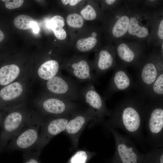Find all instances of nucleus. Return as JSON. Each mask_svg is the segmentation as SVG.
<instances>
[{
    "mask_svg": "<svg viewBox=\"0 0 163 163\" xmlns=\"http://www.w3.org/2000/svg\"><path fill=\"white\" fill-rule=\"evenodd\" d=\"M141 96L126 97L119 102L110 110L109 119L103 124L105 127L123 130L143 146L145 142L143 130L147 104Z\"/></svg>",
    "mask_w": 163,
    "mask_h": 163,
    "instance_id": "nucleus-1",
    "label": "nucleus"
},
{
    "mask_svg": "<svg viewBox=\"0 0 163 163\" xmlns=\"http://www.w3.org/2000/svg\"><path fill=\"white\" fill-rule=\"evenodd\" d=\"M128 1L129 20L125 39L139 42L146 45L152 31L149 9L143 6L141 1Z\"/></svg>",
    "mask_w": 163,
    "mask_h": 163,
    "instance_id": "nucleus-2",
    "label": "nucleus"
},
{
    "mask_svg": "<svg viewBox=\"0 0 163 163\" xmlns=\"http://www.w3.org/2000/svg\"><path fill=\"white\" fill-rule=\"evenodd\" d=\"M163 53L160 47L153 48L145 54L139 65L137 77L141 95L144 97L160 73L163 71Z\"/></svg>",
    "mask_w": 163,
    "mask_h": 163,
    "instance_id": "nucleus-3",
    "label": "nucleus"
},
{
    "mask_svg": "<svg viewBox=\"0 0 163 163\" xmlns=\"http://www.w3.org/2000/svg\"><path fill=\"white\" fill-rule=\"evenodd\" d=\"M150 101L146 104L145 142L153 149L163 147V98Z\"/></svg>",
    "mask_w": 163,
    "mask_h": 163,
    "instance_id": "nucleus-4",
    "label": "nucleus"
},
{
    "mask_svg": "<svg viewBox=\"0 0 163 163\" xmlns=\"http://www.w3.org/2000/svg\"><path fill=\"white\" fill-rule=\"evenodd\" d=\"M115 141V151L110 163H142L145 154L142 153L129 136L119 133L116 129L106 126Z\"/></svg>",
    "mask_w": 163,
    "mask_h": 163,
    "instance_id": "nucleus-5",
    "label": "nucleus"
},
{
    "mask_svg": "<svg viewBox=\"0 0 163 163\" xmlns=\"http://www.w3.org/2000/svg\"><path fill=\"white\" fill-rule=\"evenodd\" d=\"M114 46L119 63L126 67L139 65L145 53L147 46L139 42L120 39L114 42Z\"/></svg>",
    "mask_w": 163,
    "mask_h": 163,
    "instance_id": "nucleus-6",
    "label": "nucleus"
},
{
    "mask_svg": "<svg viewBox=\"0 0 163 163\" xmlns=\"http://www.w3.org/2000/svg\"><path fill=\"white\" fill-rule=\"evenodd\" d=\"M90 121L101 123L95 111L90 108L77 111L72 115L64 132L70 139L73 149L77 148L81 134Z\"/></svg>",
    "mask_w": 163,
    "mask_h": 163,
    "instance_id": "nucleus-7",
    "label": "nucleus"
},
{
    "mask_svg": "<svg viewBox=\"0 0 163 163\" xmlns=\"http://www.w3.org/2000/svg\"><path fill=\"white\" fill-rule=\"evenodd\" d=\"M42 121L29 120L11 139L7 147L8 149L28 151L35 149Z\"/></svg>",
    "mask_w": 163,
    "mask_h": 163,
    "instance_id": "nucleus-8",
    "label": "nucleus"
},
{
    "mask_svg": "<svg viewBox=\"0 0 163 163\" xmlns=\"http://www.w3.org/2000/svg\"><path fill=\"white\" fill-rule=\"evenodd\" d=\"M72 115L52 117L42 120L40 133L35 149L37 152L40 154L54 136L64 131Z\"/></svg>",
    "mask_w": 163,
    "mask_h": 163,
    "instance_id": "nucleus-9",
    "label": "nucleus"
},
{
    "mask_svg": "<svg viewBox=\"0 0 163 163\" xmlns=\"http://www.w3.org/2000/svg\"><path fill=\"white\" fill-rule=\"evenodd\" d=\"M111 10L110 33L113 41L125 39L127 34L129 20L128 1H121Z\"/></svg>",
    "mask_w": 163,
    "mask_h": 163,
    "instance_id": "nucleus-10",
    "label": "nucleus"
},
{
    "mask_svg": "<svg viewBox=\"0 0 163 163\" xmlns=\"http://www.w3.org/2000/svg\"><path fill=\"white\" fill-rule=\"evenodd\" d=\"M21 112H11L2 117L0 126V152L4 149L8 141L28 121Z\"/></svg>",
    "mask_w": 163,
    "mask_h": 163,
    "instance_id": "nucleus-11",
    "label": "nucleus"
},
{
    "mask_svg": "<svg viewBox=\"0 0 163 163\" xmlns=\"http://www.w3.org/2000/svg\"><path fill=\"white\" fill-rule=\"evenodd\" d=\"M48 90L59 97L71 101H77L81 96L77 84L69 78L57 76L48 80L46 84Z\"/></svg>",
    "mask_w": 163,
    "mask_h": 163,
    "instance_id": "nucleus-12",
    "label": "nucleus"
},
{
    "mask_svg": "<svg viewBox=\"0 0 163 163\" xmlns=\"http://www.w3.org/2000/svg\"><path fill=\"white\" fill-rule=\"evenodd\" d=\"M81 95L90 108L96 112L101 123L103 124L104 118L109 116L110 110L106 105L104 99L97 92L94 85L88 83L81 91Z\"/></svg>",
    "mask_w": 163,
    "mask_h": 163,
    "instance_id": "nucleus-13",
    "label": "nucleus"
},
{
    "mask_svg": "<svg viewBox=\"0 0 163 163\" xmlns=\"http://www.w3.org/2000/svg\"><path fill=\"white\" fill-rule=\"evenodd\" d=\"M44 113L52 117L71 115L77 111V106L73 102L60 97H51L44 100L42 104Z\"/></svg>",
    "mask_w": 163,
    "mask_h": 163,
    "instance_id": "nucleus-14",
    "label": "nucleus"
},
{
    "mask_svg": "<svg viewBox=\"0 0 163 163\" xmlns=\"http://www.w3.org/2000/svg\"><path fill=\"white\" fill-rule=\"evenodd\" d=\"M126 67L117 63L109 85L105 91V97L107 99L114 93L129 90L133 83Z\"/></svg>",
    "mask_w": 163,
    "mask_h": 163,
    "instance_id": "nucleus-15",
    "label": "nucleus"
},
{
    "mask_svg": "<svg viewBox=\"0 0 163 163\" xmlns=\"http://www.w3.org/2000/svg\"><path fill=\"white\" fill-rule=\"evenodd\" d=\"M151 33L147 42L149 47H160L163 43V13L161 7L150 8Z\"/></svg>",
    "mask_w": 163,
    "mask_h": 163,
    "instance_id": "nucleus-16",
    "label": "nucleus"
},
{
    "mask_svg": "<svg viewBox=\"0 0 163 163\" xmlns=\"http://www.w3.org/2000/svg\"><path fill=\"white\" fill-rule=\"evenodd\" d=\"M65 68L70 75L79 81L93 84H98L97 77L92 73L88 63L84 59L73 61Z\"/></svg>",
    "mask_w": 163,
    "mask_h": 163,
    "instance_id": "nucleus-17",
    "label": "nucleus"
},
{
    "mask_svg": "<svg viewBox=\"0 0 163 163\" xmlns=\"http://www.w3.org/2000/svg\"><path fill=\"white\" fill-rule=\"evenodd\" d=\"M117 62L114 46L103 49L98 53L95 66L96 74L97 77L104 74L108 70L114 69Z\"/></svg>",
    "mask_w": 163,
    "mask_h": 163,
    "instance_id": "nucleus-18",
    "label": "nucleus"
},
{
    "mask_svg": "<svg viewBox=\"0 0 163 163\" xmlns=\"http://www.w3.org/2000/svg\"><path fill=\"white\" fill-rule=\"evenodd\" d=\"M59 67V64L57 61L53 59L47 61L39 67L38 75L42 79L48 80L57 75Z\"/></svg>",
    "mask_w": 163,
    "mask_h": 163,
    "instance_id": "nucleus-19",
    "label": "nucleus"
},
{
    "mask_svg": "<svg viewBox=\"0 0 163 163\" xmlns=\"http://www.w3.org/2000/svg\"><path fill=\"white\" fill-rule=\"evenodd\" d=\"M20 69L15 64L5 66L0 69V85H6L15 79L18 75Z\"/></svg>",
    "mask_w": 163,
    "mask_h": 163,
    "instance_id": "nucleus-20",
    "label": "nucleus"
},
{
    "mask_svg": "<svg viewBox=\"0 0 163 163\" xmlns=\"http://www.w3.org/2000/svg\"><path fill=\"white\" fill-rule=\"evenodd\" d=\"M23 91L21 85L18 82H14L1 89L0 91V97L4 101H10L19 96Z\"/></svg>",
    "mask_w": 163,
    "mask_h": 163,
    "instance_id": "nucleus-21",
    "label": "nucleus"
},
{
    "mask_svg": "<svg viewBox=\"0 0 163 163\" xmlns=\"http://www.w3.org/2000/svg\"><path fill=\"white\" fill-rule=\"evenodd\" d=\"M146 96L148 97L150 100L163 98V71L160 73L151 85Z\"/></svg>",
    "mask_w": 163,
    "mask_h": 163,
    "instance_id": "nucleus-22",
    "label": "nucleus"
},
{
    "mask_svg": "<svg viewBox=\"0 0 163 163\" xmlns=\"http://www.w3.org/2000/svg\"><path fill=\"white\" fill-rule=\"evenodd\" d=\"M142 163H163V149H152L145 154Z\"/></svg>",
    "mask_w": 163,
    "mask_h": 163,
    "instance_id": "nucleus-23",
    "label": "nucleus"
},
{
    "mask_svg": "<svg viewBox=\"0 0 163 163\" xmlns=\"http://www.w3.org/2000/svg\"><path fill=\"white\" fill-rule=\"evenodd\" d=\"M94 152L85 150L77 151L71 157L68 163H86L89 159L96 154Z\"/></svg>",
    "mask_w": 163,
    "mask_h": 163,
    "instance_id": "nucleus-24",
    "label": "nucleus"
},
{
    "mask_svg": "<svg viewBox=\"0 0 163 163\" xmlns=\"http://www.w3.org/2000/svg\"><path fill=\"white\" fill-rule=\"evenodd\" d=\"M97 42V40L96 37H90L78 40L76 43V46L80 51L87 52L92 49L96 45Z\"/></svg>",
    "mask_w": 163,
    "mask_h": 163,
    "instance_id": "nucleus-25",
    "label": "nucleus"
},
{
    "mask_svg": "<svg viewBox=\"0 0 163 163\" xmlns=\"http://www.w3.org/2000/svg\"><path fill=\"white\" fill-rule=\"evenodd\" d=\"M34 21V19L31 17L25 14H21L15 18L14 24L18 28L25 30L31 28Z\"/></svg>",
    "mask_w": 163,
    "mask_h": 163,
    "instance_id": "nucleus-26",
    "label": "nucleus"
},
{
    "mask_svg": "<svg viewBox=\"0 0 163 163\" xmlns=\"http://www.w3.org/2000/svg\"><path fill=\"white\" fill-rule=\"evenodd\" d=\"M66 22L69 25L72 27L79 28L83 26L84 21L80 15L76 13H72L67 16Z\"/></svg>",
    "mask_w": 163,
    "mask_h": 163,
    "instance_id": "nucleus-27",
    "label": "nucleus"
},
{
    "mask_svg": "<svg viewBox=\"0 0 163 163\" xmlns=\"http://www.w3.org/2000/svg\"><path fill=\"white\" fill-rule=\"evenodd\" d=\"M81 15L85 19L92 20L95 19L97 16V14L94 9L91 5H87L81 11Z\"/></svg>",
    "mask_w": 163,
    "mask_h": 163,
    "instance_id": "nucleus-28",
    "label": "nucleus"
},
{
    "mask_svg": "<svg viewBox=\"0 0 163 163\" xmlns=\"http://www.w3.org/2000/svg\"><path fill=\"white\" fill-rule=\"evenodd\" d=\"M65 21L63 18L59 15L54 16L50 21V26L52 29L57 27L63 28L65 25Z\"/></svg>",
    "mask_w": 163,
    "mask_h": 163,
    "instance_id": "nucleus-29",
    "label": "nucleus"
},
{
    "mask_svg": "<svg viewBox=\"0 0 163 163\" xmlns=\"http://www.w3.org/2000/svg\"><path fill=\"white\" fill-rule=\"evenodd\" d=\"M5 2V7L9 9H12L18 8L23 4L24 1L23 0H3Z\"/></svg>",
    "mask_w": 163,
    "mask_h": 163,
    "instance_id": "nucleus-30",
    "label": "nucleus"
},
{
    "mask_svg": "<svg viewBox=\"0 0 163 163\" xmlns=\"http://www.w3.org/2000/svg\"><path fill=\"white\" fill-rule=\"evenodd\" d=\"M56 37L60 40L65 39L66 37V33L63 28L57 27L52 29Z\"/></svg>",
    "mask_w": 163,
    "mask_h": 163,
    "instance_id": "nucleus-31",
    "label": "nucleus"
},
{
    "mask_svg": "<svg viewBox=\"0 0 163 163\" xmlns=\"http://www.w3.org/2000/svg\"><path fill=\"white\" fill-rule=\"evenodd\" d=\"M37 152H27L25 155L27 157L24 163H39L37 159L35 158Z\"/></svg>",
    "mask_w": 163,
    "mask_h": 163,
    "instance_id": "nucleus-32",
    "label": "nucleus"
},
{
    "mask_svg": "<svg viewBox=\"0 0 163 163\" xmlns=\"http://www.w3.org/2000/svg\"><path fill=\"white\" fill-rule=\"evenodd\" d=\"M31 28H32L33 32L35 33H38L39 30V28L37 23L34 21L33 23Z\"/></svg>",
    "mask_w": 163,
    "mask_h": 163,
    "instance_id": "nucleus-33",
    "label": "nucleus"
},
{
    "mask_svg": "<svg viewBox=\"0 0 163 163\" xmlns=\"http://www.w3.org/2000/svg\"><path fill=\"white\" fill-rule=\"evenodd\" d=\"M81 0H70L69 3V4L71 6H74L77 4L78 3L81 1Z\"/></svg>",
    "mask_w": 163,
    "mask_h": 163,
    "instance_id": "nucleus-34",
    "label": "nucleus"
},
{
    "mask_svg": "<svg viewBox=\"0 0 163 163\" xmlns=\"http://www.w3.org/2000/svg\"><path fill=\"white\" fill-rule=\"evenodd\" d=\"M4 38V34L3 32L0 30V42L3 40Z\"/></svg>",
    "mask_w": 163,
    "mask_h": 163,
    "instance_id": "nucleus-35",
    "label": "nucleus"
},
{
    "mask_svg": "<svg viewBox=\"0 0 163 163\" xmlns=\"http://www.w3.org/2000/svg\"><path fill=\"white\" fill-rule=\"evenodd\" d=\"M63 4L65 5H66L68 3H69L70 2V0H61Z\"/></svg>",
    "mask_w": 163,
    "mask_h": 163,
    "instance_id": "nucleus-36",
    "label": "nucleus"
},
{
    "mask_svg": "<svg viewBox=\"0 0 163 163\" xmlns=\"http://www.w3.org/2000/svg\"><path fill=\"white\" fill-rule=\"evenodd\" d=\"M92 37H96L97 36V34L96 32H94L92 34Z\"/></svg>",
    "mask_w": 163,
    "mask_h": 163,
    "instance_id": "nucleus-37",
    "label": "nucleus"
},
{
    "mask_svg": "<svg viewBox=\"0 0 163 163\" xmlns=\"http://www.w3.org/2000/svg\"><path fill=\"white\" fill-rule=\"evenodd\" d=\"M2 118V116L1 117V116H0V126L1 124V122Z\"/></svg>",
    "mask_w": 163,
    "mask_h": 163,
    "instance_id": "nucleus-38",
    "label": "nucleus"
}]
</instances>
